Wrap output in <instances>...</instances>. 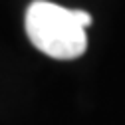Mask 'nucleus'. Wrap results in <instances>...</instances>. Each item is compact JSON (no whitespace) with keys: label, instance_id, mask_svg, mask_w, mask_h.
I'll use <instances>...</instances> for the list:
<instances>
[{"label":"nucleus","instance_id":"obj_1","mask_svg":"<svg viewBox=\"0 0 125 125\" xmlns=\"http://www.w3.org/2000/svg\"><path fill=\"white\" fill-rule=\"evenodd\" d=\"M26 34L40 52L56 60L80 58L87 48L85 30L72 10L46 0H36L26 10Z\"/></svg>","mask_w":125,"mask_h":125},{"label":"nucleus","instance_id":"obj_2","mask_svg":"<svg viewBox=\"0 0 125 125\" xmlns=\"http://www.w3.org/2000/svg\"><path fill=\"white\" fill-rule=\"evenodd\" d=\"M72 16H73V20L80 24L83 30H85V26L91 24V16H89L87 12H83V10H72Z\"/></svg>","mask_w":125,"mask_h":125}]
</instances>
